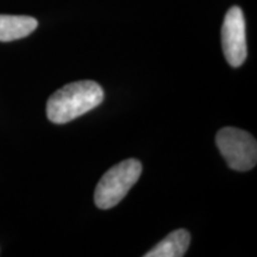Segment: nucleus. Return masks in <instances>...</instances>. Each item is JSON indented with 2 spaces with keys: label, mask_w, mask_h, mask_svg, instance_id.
I'll return each mask as SVG.
<instances>
[{
  "label": "nucleus",
  "mask_w": 257,
  "mask_h": 257,
  "mask_svg": "<svg viewBox=\"0 0 257 257\" xmlns=\"http://www.w3.org/2000/svg\"><path fill=\"white\" fill-rule=\"evenodd\" d=\"M38 22L29 16L0 15V42H12L29 36Z\"/></svg>",
  "instance_id": "39448f33"
},
{
  "label": "nucleus",
  "mask_w": 257,
  "mask_h": 257,
  "mask_svg": "<svg viewBox=\"0 0 257 257\" xmlns=\"http://www.w3.org/2000/svg\"><path fill=\"white\" fill-rule=\"evenodd\" d=\"M191 234L188 231L179 229L170 232L166 238L157 243L144 257H182L188 250Z\"/></svg>",
  "instance_id": "423d86ee"
},
{
  "label": "nucleus",
  "mask_w": 257,
  "mask_h": 257,
  "mask_svg": "<svg viewBox=\"0 0 257 257\" xmlns=\"http://www.w3.org/2000/svg\"><path fill=\"white\" fill-rule=\"evenodd\" d=\"M142 174V163L128 159L108 169L96 185L94 202L96 207L108 210L125 198Z\"/></svg>",
  "instance_id": "f03ea898"
},
{
  "label": "nucleus",
  "mask_w": 257,
  "mask_h": 257,
  "mask_svg": "<svg viewBox=\"0 0 257 257\" xmlns=\"http://www.w3.org/2000/svg\"><path fill=\"white\" fill-rule=\"evenodd\" d=\"M218 149L231 169L248 172L256 166L257 142L251 135L237 127H223L216 136Z\"/></svg>",
  "instance_id": "7ed1b4c3"
},
{
  "label": "nucleus",
  "mask_w": 257,
  "mask_h": 257,
  "mask_svg": "<svg viewBox=\"0 0 257 257\" xmlns=\"http://www.w3.org/2000/svg\"><path fill=\"white\" fill-rule=\"evenodd\" d=\"M221 47L225 59L233 68H238L246 60L245 21L238 6H232L225 16L221 27Z\"/></svg>",
  "instance_id": "20e7f679"
},
{
  "label": "nucleus",
  "mask_w": 257,
  "mask_h": 257,
  "mask_svg": "<svg viewBox=\"0 0 257 257\" xmlns=\"http://www.w3.org/2000/svg\"><path fill=\"white\" fill-rule=\"evenodd\" d=\"M104 100V91L91 80L75 81L63 86L47 102V117L51 123L66 124L87 113Z\"/></svg>",
  "instance_id": "f257e3e1"
}]
</instances>
